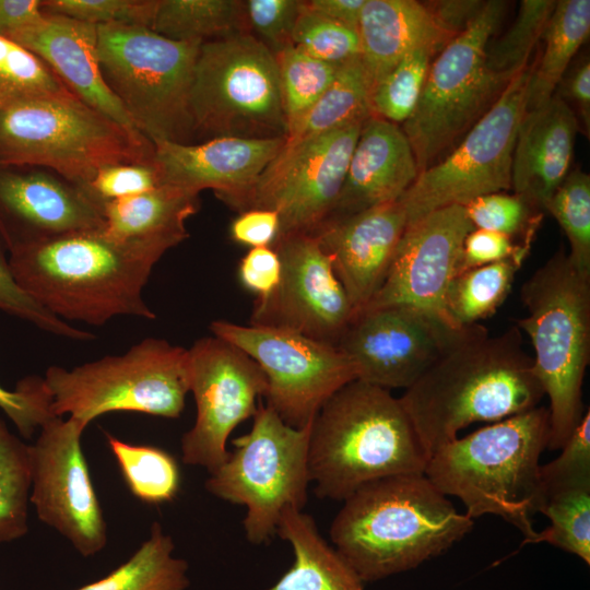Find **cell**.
I'll return each mask as SVG.
<instances>
[{"mask_svg":"<svg viewBox=\"0 0 590 590\" xmlns=\"http://www.w3.org/2000/svg\"><path fill=\"white\" fill-rule=\"evenodd\" d=\"M517 326L468 329L399 398L429 456L475 422H498L544 397Z\"/></svg>","mask_w":590,"mask_h":590,"instance_id":"obj_1","label":"cell"},{"mask_svg":"<svg viewBox=\"0 0 590 590\" xmlns=\"http://www.w3.org/2000/svg\"><path fill=\"white\" fill-rule=\"evenodd\" d=\"M165 240H118L85 231L9 252L17 284L64 321L101 326L116 316L154 319L142 297Z\"/></svg>","mask_w":590,"mask_h":590,"instance_id":"obj_2","label":"cell"},{"mask_svg":"<svg viewBox=\"0 0 590 590\" xmlns=\"http://www.w3.org/2000/svg\"><path fill=\"white\" fill-rule=\"evenodd\" d=\"M330 539L363 581L413 569L448 551L473 528L425 474L368 483L346 499Z\"/></svg>","mask_w":590,"mask_h":590,"instance_id":"obj_3","label":"cell"},{"mask_svg":"<svg viewBox=\"0 0 590 590\" xmlns=\"http://www.w3.org/2000/svg\"><path fill=\"white\" fill-rule=\"evenodd\" d=\"M429 453L399 399L355 379L315 416L308 472L319 498L344 500L374 481L424 474Z\"/></svg>","mask_w":590,"mask_h":590,"instance_id":"obj_4","label":"cell"},{"mask_svg":"<svg viewBox=\"0 0 590 590\" xmlns=\"http://www.w3.org/2000/svg\"><path fill=\"white\" fill-rule=\"evenodd\" d=\"M548 428V410L535 406L442 445L424 474L444 495L458 497L470 518L499 516L523 534V544L533 543L532 517L545 503L540 457Z\"/></svg>","mask_w":590,"mask_h":590,"instance_id":"obj_5","label":"cell"},{"mask_svg":"<svg viewBox=\"0 0 590 590\" xmlns=\"http://www.w3.org/2000/svg\"><path fill=\"white\" fill-rule=\"evenodd\" d=\"M527 316L516 320L529 337L533 368L548 397L547 448L560 449L582 417V384L590 362V273L562 246L521 286Z\"/></svg>","mask_w":590,"mask_h":590,"instance_id":"obj_6","label":"cell"},{"mask_svg":"<svg viewBox=\"0 0 590 590\" xmlns=\"http://www.w3.org/2000/svg\"><path fill=\"white\" fill-rule=\"evenodd\" d=\"M154 143L70 91L0 108V167L36 166L84 188L108 165L154 163Z\"/></svg>","mask_w":590,"mask_h":590,"instance_id":"obj_7","label":"cell"},{"mask_svg":"<svg viewBox=\"0 0 590 590\" xmlns=\"http://www.w3.org/2000/svg\"><path fill=\"white\" fill-rule=\"evenodd\" d=\"M200 42H177L141 25L97 26L104 81L152 142L193 144L190 92Z\"/></svg>","mask_w":590,"mask_h":590,"instance_id":"obj_8","label":"cell"},{"mask_svg":"<svg viewBox=\"0 0 590 590\" xmlns=\"http://www.w3.org/2000/svg\"><path fill=\"white\" fill-rule=\"evenodd\" d=\"M44 382L52 414H68L86 425L120 411L177 418L190 391L189 353L166 340L148 338L121 355L72 369L51 366Z\"/></svg>","mask_w":590,"mask_h":590,"instance_id":"obj_9","label":"cell"},{"mask_svg":"<svg viewBox=\"0 0 590 590\" xmlns=\"http://www.w3.org/2000/svg\"><path fill=\"white\" fill-rule=\"evenodd\" d=\"M506 2L486 1L461 34L433 59L415 109L401 126L418 174L451 149L491 109L508 83L489 71L486 49Z\"/></svg>","mask_w":590,"mask_h":590,"instance_id":"obj_10","label":"cell"},{"mask_svg":"<svg viewBox=\"0 0 590 590\" xmlns=\"http://www.w3.org/2000/svg\"><path fill=\"white\" fill-rule=\"evenodd\" d=\"M194 143L286 138L274 55L249 33L202 43L190 92Z\"/></svg>","mask_w":590,"mask_h":590,"instance_id":"obj_11","label":"cell"},{"mask_svg":"<svg viewBox=\"0 0 590 590\" xmlns=\"http://www.w3.org/2000/svg\"><path fill=\"white\" fill-rule=\"evenodd\" d=\"M251 429L233 440L235 450L205 481L213 496L246 507L247 540L263 544L276 533L286 508L303 510L307 503L308 449L311 424L287 425L260 403Z\"/></svg>","mask_w":590,"mask_h":590,"instance_id":"obj_12","label":"cell"},{"mask_svg":"<svg viewBox=\"0 0 590 590\" xmlns=\"http://www.w3.org/2000/svg\"><path fill=\"white\" fill-rule=\"evenodd\" d=\"M529 75L528 68L517 74L456 149L417 175L399 199L408 224L438 209L464 206L481 196L511 188L512 154L526 113Z\"/></svg>","mask_w":590,"mask_h":590,"instance_id":"obj_13","label":"cell"},{"mask_svg":"<svg viewBox=\"0 0 590 590\" xmlns=\"http://www.w3.org/2000/svg\"><path fill=\"white\" fill-rule=\"evenodd\" d=\"M210 330L259 365L267 378V405L292 427L311 424L328 399L356 379L353 364L337 345L285 329L227 320H214Z\"/></svg>","mask_w":590,"mask_h":590,"instance_id":"obj_14","label":"cell"},{"mask_svg":"<svg viewBox=\"0 0 590 590\" xmlns=\"http://www.w3.org/2000/svg\"><path fill=\"white\" fill-rule=\"evenodd\" d=\"M363 123L284 143L238 212L275 211L280 217L279 236L314 233L335 208Z\"/></svg>","mask_w":590,"mask_h":590,"instance_id":"obj_15","label":"cell"},{"mask_svg":"<svg viewBox=\"0 0 590 590\" xmlns=\"http://www.w3.org/2000/svg\"><path fill=\"white\" fill-rule=\"evenodd\" d=\"M188 353L197 415L181 437L182 461L212 473L229 455L232 432L256 413L267 378L246 353L215 335L197 340Z\"/></svg>","mask_w":590,"mask_h":590,"instance_id":"obj_16","label":"cell"},{"mask_svg":"<svg viewBox=\"0 0 590 590\" xmlns=\"http://www.w3.org/2000/svg\"><path fill=\"white\" fill-rule=\"evenodd\" d=\"M86 426L74 417L54 416L30 446V502L38 519L83 557L99 553L107 543L106 521L81 445Z\"/></svg>","mask_w":590,"mask_h":590,"instance_id":"obj_17","label":"cell"},{"mask_svg":"<svg viewBox=\"0 0 590 590\" xmlns=\"http://www.w3.org/2000/svg\"><path fill=\"white\" fill-rule=\"evenodd\" d=\"M271 247L281 260V280L268 298L255 300L250 324L337 345L355 310L330 256L309 233L279 236Z\"/></svg>","mask_w":590,"mask_h":590,"instance_id":"obj_18","label":"cell"},{"mask_svg":"<svg viewBox=\"0 0 590 590\" xmlns=\"http://www.w3.org/2000/svg\"><path fill=\"white\" fill-rule=\"evenodd\" d=\"M470 327L455 329L410 307L367 308L355 314L337 346L353 364L356 379L406 389Z\"/></svg>","mask_w":590,"mask_h":590,"instance_id":"obj_19","label":"cell"},{"mask_svg":"<svg viewBox=\"0 0 590 590\" xmlns=\"http://www.w3.org/2000/svg\"><path fill=\"white\" fill-rule=\"evenodd\" d=\"M473 229L463 205L441 208L408 224L382 284L362 309L410 307L460 329L447 314L446 295Z\"/></svg>","mask_w":590,"mask_h":590,"instance_id":"obj_20","label":"cell"},{"mask_svg":"<svg viewBox=\"0 0 590 590\" xmlns=\"http://www.w3.org/2000/svg\"><path fill=\"white\" fill-rule=\"evenodd\" d=\"M104 226L103 208L54 170L0 167V239L8 252Z\"/></svg>","mask_w":590,"mask_h":590,"instance_id":"obj_21","label":"cell"},{"mask_svg":"<svg viewBox=\"0 0 590 590\" xmlns=\"http://www.w3.org/2000/svg\"><path fill=\"white\" fill-rule=\"evenodd\" d=\"M162 185L200 193L211 189L239 211L245 198L285 143V138L223 137L193 144L153 142Z\"/></svg>","mask_w":590,"mask_h":590,"instance_id":"obj_22","label":"cell"},{"mask_svg":"<svg viewBox=\"0 0 590 590\" xmlns=\"http://www.w3.org/2000/svg\"><path fill=\"white\" fill-rule=\"evenodd\" d=\"M406 224L405 211L397 200L329 219L311 233L330 256L355 314L382 284Z\"/></svg>","mask_w":590,"mask_h":590,"instance_id":"obj_23","label":"cell"},{"mask_svg":"<svg viewBox=\"0 0 590 590\" xmlns=\"http://www.w3.org/2000/svg\"><path fill=\"white\" fill-rule=\"evenodd\" d=\"M9 38L43 60L82 102L117 123L138 131L102 75L96 25L44 13L38 22Z\"/></svg>","mask_w":590,"mask_h":590,"instance_id":"obj_24","label":"cell"},{"mask_svg":"<svg viewBox=\"0 0 590 590\" xmlns=\"http://www.w3.org/2000/svg\"><path fill=\"white\" fill-rule=\"evenodd\" d=\"M417 175L413 150L401 127L371 115L362 126L329 219L394 202Z\"/></svg>","mask_w":590,"mask_h":590,"instance_id":"obj_25","label":"cell"},{"mask_svg":"<svg viewBox=\"0 0 590 590\" xmlns=\"http://www.w3.org/2000/svg\"><path fill=\"white\" fill-rule=\"evenodd\" d=\"M578 118L562 98L526 111L517 132L511 188L532 209L545 210L569 173Z\"/></svg>","mask_w":590,"mask_h":590,"instance_id":"obj_26","label":"cell"},{"mask_svg":"<svg viewBox=\"0 0 590 590\" xmlns=\"http://www.w3.org/2000/svg\"><path fill=\"white\" fill-rule=\"evenodd\" d=\"M357 32L371 91L413 49L441 50L452 39L426 4L414 0H365Z\"/></svg>","mask_w":590,"mask_h":590,"instance_id":"obj_27","label":"cell"},{"mask_svg":"<svg viewBox=\"0 0 590 590\" xmlns=\"http://www.w3.org/2000/svg\"><path fill=\"white\" fill-rule=\"evenodd\" d=\"M199 208V192L161 185L105 203L104 232L118 240H165L177 246L189 237L185 223Z\"/></svg>","mask_w":590,"mask_h":590,"instance_id":"obj_28","label":"cell"},{"mask_svg":"<svg viewBox=\"0 0 590 590\" xmlns=\"http://www.w3.org/2000/svg\"><path fill=\"white\" fill-rule=\"evenodd\" d=\"M276 533L291 544L294 562L269 590H364L358 574L321 536L308 514L286 508Z\"/></svg>","mask_w":590,"mask_h":590,"instance_id":"obj_29","label":"cell"},{"mask_svg":"<svg viewBox=\"0 0 590 590\" xmlns=\"http://www.w3.org/2000/svg\"><path fill=\"white\" fill-rule=\"evenodd\" d=\"M590 33V1L560 0L544 28L542 55L530 70L526 111L547 103Z\"/></svg>","mask_w":590,"mask_h":590,"instance_id":"obj_30","label":"cell"},{"mask_svg":"<svg viewBox=\"0 0 590 590\" xmlns=\"http://www.w3.org/2000/svg\"><path fill=\"white\" fill-rule=\"evenodd\" d=\"M371 85L361 57L339 66L337 74L307 114L287 133L293 144L370 117Z\"/></svg>","mask_w":590,"mask_h":590,"instance_id":"obj_31","label":"cell"},{"mask_svg":"<svg viewBox=\"0 0 590 590\" xmlns=\"http://www.w3.org/2000/svg\"><path fill=\"white\" fill-rule=\"evenodd\" d=\"M174 551L172 536L153 522L150 536L125 563L76 590H187L189 566Z\"/></svg>","mask_w":590,"mask_h":590,"instance_id":"obj_32","label":"cell"},{"mask_svg":"<svg viewBox=\"0 0 590 590\" xmlns=\"http://www.w3.org/2000/svg\"><path fill=\"white\" fill-rule=\"evenodd\" d=\"M151 30L173 40L200 43L249 33L240 0H157Z\"/></svg>","mask_w":590,"mask_h":590,"instance_id":"obj_33","label":"cell"},{"mask_svg":"<svg viewBox=\"0 0 590 590\" xmlns=\"http://www.w3.org/2000/svg\"><path fill=\"white\" fill-rule=\"evenodd\" d=\"M521 262L508 259L458 274L446 295V310L460 328L491 317L507 298Z\"/></svg>","mask_w":590,"mask_h":590,"instance_id":"obj_34","label":"cell"},{"mask_svg":"<svg viewBox=\"0 0 590 590\" xmlns=\"http://www.w3.org/2000/svg\"><path fill=\"white\" fill-rule=\"evenodd\" d=\"M131 494L146 504L173 500L180 489V470L176 459L158 447L133 445L106 435Z\"/></svg>","mask_w":590,"mask_h":590,"instance_id":"obj_35","label":"cell"},{"mask_svg":"<svg viewBox=\"0 0 590 590\" xmlns=\"http://www.w3.org/2000/svg\"><path fill=\"white\" fill-rule=\"evenodd\" d=\"M31 486L30 446L14 436L0 417V543L27 532Z\"/></svg>","mask_w":590,"mask_h":590,"instance_id":"obj_36","label":"cell"},{"mask_svg":"<svg viewBox=\"0 0 590 590\" xmlns=\"http://www.w3.org/2000/svg\"><path fill=\"white\" fill-rule=\"evenodd\" d=\"M274 57L288 133L332 83L340 64L316 59L294 45Z\"/></svg>","mask_w":590,"mask_h":590,"instance_id":"obj_37","label":"cell"},{"mask_svg":"<svg viewBox=\"0 0 590 590\" xmlns=\"http://www.w3.org/2000/svg\"><path fill=\"white\" fill-rule=\"evenodd\" d=\"M550 526L533 543L546 542L590 564V483L565 486L545 494L541 510Z\"/></svg>","mask_w":590,"mask_h":590,"instance_id":"obj_38","label":"cell"},{"mask_svg":"<svg viewBox=\"0 0 590 590\" xmlns=\"http://www.w3.org/2000/svg\"><path fill=\"white\" fill-rule=\"evenodd\" d=\"M553 0H522L514 23L497 40L488 44L486 64L491 72L509 82L527 69L555 8Z\"/></svg>","mask_w":590,"mask_h":590,"instance_id":"obj_39","label":"cell"},{"mask_svg":"<svg viewBox=\"0 0 590 590\" xmlns=\"http://www.w3.org/2000/svg\"><path fill=\"white\" fill-rule=\"evenodd\" d=\"M439 51L423 46L406 54L373 88L371 114L399 126L405 122L416 107L430 63Z\"/></svg>","mask_w":590,"mask_h":590,"instance_id":"obj_40","label":"cell"},{"mask_svg":"<svg viewBox=\"0 0 590 590\" xmlns=\"http://www.w3.org/2000/svg\"><path fill=\"white\" fill-rule=\"evenodd\" d=\"M69 91L54 71L16 42L0 36V108Z\"/></svg>","mask_w":590,"mask_h":590,"instance_id":"obj_41","label":"cell"},{"mask_svg":"<svg viewBox=\"0 0 590 590\" xmlns=\"http://www.w3.org/2000/svg\"><path fill=\"white\" fill-rule=\"evenodd\" d=\"M545 210L566 234L571 262L590 273V176L575 169L556 189Z\"/></svg>","mask_w":590,"mask_h":590,"instance_id":"obj_42","label":"cell"},{"mask_svg":"<svg viewBox=\"0 0 590 590\" xmlns=\"http://www.w3.org/2000/svg\"><path fill=\"white\" fill-rule=\"evenodd\" d=\"M292 42L309 56L333 64L361 57L357 30L306 10L302 0Z\"/></svg>","mask_w":590,"mask_h":590,"instance_id":"obj_43","label":"cell"},{"mask_svg":"<svg viewBox=\"0 0 590 590\" xmlns=\"http://www.w3.org/2000/svg\"><path fill=\"white\" fill-rule=\"evenodd\" d=\"M157 0H40L44 13L93 25L125 24L151 28Z\"/></svg>","mask_w":590,"mask_h":590,"instance_id":"obj_44","label":"cell"},{"mask_svg":"<svg viewBox=\"0 0 590 590\" xmlns=\"http://www.w3.org/2000/svg\"><path fill=\"white\" fill-rule=\"evenodd\" d=\"M0 310L37 328L78 341H88L94 335L82 331L69 322L56 317L35 302L15 281L9 260V252L0 239Z\"/></svg>","mask_w":590,"mask_h":590,"instance_id":"obj_45","label":"cell"},{"mask_svg":"<svg viewBox=\"0 0 590 590\" xmlns=\"http://www.w3.org/2000/svg\"><path fill=\"white\" fill-rule=\"evenodd\" d=\"M562 452L554 460L541 464V480L545 494L550 491L590 483V411L587 409L576 425Z\"/></svg>","mask_w":590,"mask_h":590,"instance_id":"obj_46","label":"cell"},{"mask_svg":"<svg viewBox=\"0 0 590 590\" xmlns=\"http://www.w3.org/2000/svg\"><path fill=\"white\" fill-rule=\"evenodd\" d=\"M245 14L249 33L273 55L293 45L292 35L300 0H247Z\"/></svg>","mask_w":590,"mask_h":590,"instance_id":"obj_47","label":"cell"},{"mask_svg":"<svg viewBox=\"0 0 590 590\" xmlns=\"http://www.w3.org/2000/svg\"><path fill=\"white\" fill-rule=\"evenodd\" d=\"M161 185V174L154 161L105 166L83 189L103 208L107 202L137 196Z\"/></svg>","mask_w":590,"mask_h":590,"instance_id":"obj_48","label":"cell"},{"mask_svg":"<svg viewBox=\"0 0 590 590\" xmlns=\"http://www.w3.org/2000/svg\"><path fill=\"white\" fill-rule=\"evenodd\" d=\"M474 228L487 229L514 237L524 234L532 224V209L518 196L493 192L464 205Z\"/></svg>","mask_w":590,"mask_h":590,"instance_id":"obj_49","label":"cell"},{"mask_svg":"<svg viewBox=\"0 0 590 590\" xmlns=\"http://www.w3.org/2000/svg\"><path fill=\"white\" fill-rule=\"evenodd\" d=\"M0 409L25 438H30L38 427L55 416L44 378L37 376L20 380L13 391L0 386Z\"/></svg>","mask_w":590,"mask_h":590,"instance_id":"obj_50","label":"cell"},{"mask_svg":"<svg viewBox=\"0 0 590 590\" xmlns=\"http://www.w3.org/2000/svg\"><path fill=\"white\" fill-rule=\"evenodd\" d=\"M530 246L514 244L512 237L474 228L463 243L459 274L477 267L514 259L523 262Z\"/></svg>","mask_w":590,"mask_h":590,"instance_id":"obj_51","label":"cell"},{"mask_svg":"<svg viewBox=\"0 0 590 590\" xmlns=\"http://www.w3.org/2000/svg\"><path fill=\"white\" fill-rule=\"evenodd\" d=\"M241 284L257 295V299L268 298L281 280V260L273 247L250 248L238 267Z\"/></svg>","mask_w":590,"mask_h":590,"instance_id":"obj_52","label":"cell"},{"mask_svg":"<svg viewBox=\"0 0 590 590\" xmlns=\"http://www.w3.org/2000/svg\"><path fill=\"white\" fill-rule=\"evenodd\" d=\"M280 234V217L268 209L240 212L231 224V238L251 248L271 247Z\"/></svg>","mask_w":590,"mask_h":590,"instance_id":"obj_53","label":"cell"},{"mask_svg":"<svg viewBox=\"0 0 590 590\" xmlns=\"http://www.w3.org/2000/svg\"><path fill=\"white\" fill-rule=\"evenodd\" d=\"M554 95L562 98L569 105L576 117L587 130L590 129V62L589 57L585 56L575 62L566 71L559 81Z\"/></svg>","mask_w":590,"mask_h":590,"instance_id":"obj_54","label":"cell"},{"mask_svg":"<svg viewBox=\"0 0 590 590\" xmlns=\"http://www.w3.org/2000/svg\"><path fill=\"white\" fill-rule=\"evenodd\" d=\"M485 2L479 0H438L424 3L439 27L455 38L475 20Z\"/></svg>","mask_w":590,"mask_h":590,"instance_id":"obj_55","label":"cell"},{"mask_svg":"<svg viewBox=\"0 0 590 590\" xmlns=\"http://www.w3.org/2000/svg\"><path fill=\"white\" fill-rule=\"evenodd\" d=\"M40 0H0V36L11 35L43 17Z\"/></svg>","mask_w":590,"mask_h":590,"instance_id":"obj_56","label":"cell"},{"mask_svg":"<svg viewBox=\"0 0 590 590\" xmlns=\"http://www.w3.org/2000/svg\"><path fill=\"white\" fill-rule=\"evenodd\" d=\"M365 0H302V5L318 15L358 28L361 12Z\"/></svg>","mask_w":590,"mask_h":590,"instance_id":"obj_57","label":"cell"}]
</instances>
